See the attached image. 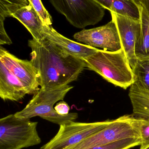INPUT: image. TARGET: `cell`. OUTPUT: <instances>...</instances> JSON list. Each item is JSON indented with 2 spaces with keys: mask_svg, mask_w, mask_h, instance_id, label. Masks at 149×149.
I'll return each instance as SVG.
<instances>
[{
  "mask_svg": "<svg viewBox=\"0 0 149 149\" xmlns=\"http://www.w3.org/2000/svg\"><path fill=\"white\" fill-rule=\"evenodd\" d=\"M83 59L87 68L115 86L126 89L134 82L133 69L122 49L114 52L99 49Z\"/></svg>",
  "mask_w": 149,
  "mask_h": 149,
  "instance_id": "cell-2",
  "label": "cell"
},
{
  "mask_svg": "<svg viewBox=\"0 0 149 149\" xmlns=\"http://www.w3.org/2000/svg\"><path fill=\"white\" fill-rule=\"evenodd\" d=\"M73 88V86L68 85L48 89L40 88L25 107L14 114L16 117L24 119L39 116L59 126L74 121L78 116V113L62 115L58 113L53 108L54 104L63 100L66 94Z\"/></svg>",
  "mask_w": 149,
  "mask_h": 149,
  "instance_id": "cell-3",
  "label": "cell"
},
{
  "mask_svg": "<svg viewBox=\"0 0 149 149\" xmlns=\"http://www.w3.org/2000/svg\"><path fill=\"white\" fill-rule=\"evenodd\" d=\"M31 61L37 70L40 88L48 89L76 81L87 68L84 59L74 56L45 38L28 41Z\"/></svg>",
  "mask_w": 149,
  "mask_h": 149,
  "instance_id": "cell-1",
  "label": "cell"
},
{
  "mask_svg": "<svg viewBox=\"0 0 149 149\" xmlns=\"http://www.w3.org/2000/svg\"><path fill=\"white\" fill-rule=\"evenodd\" d=\"M129 95L133 107V115L149 120V92L134 84L130 86Z\"/></svg>",
  "mask_w": 149,
  "mask_h": 149,
  "instance_id": "cell-15",
  "label": "cell"
},
{
  "mask_svg": "<svg viewBox=\"0 0 149 149\" xmlns=\"http://www.w3.org/2000/svg\"><path fill=\"white\" fill-rule=\"evenodd\" d=\"M133 117L134 124L139 132L141 139L140 149L146 148L149 146V120L134 115Z\"/></svg>",
  "mask_w": 149,
  "mask_h": 149,
  "instance_id": "cell-19",
  "label": "cell"
},
{
  "mask_svg": "<svg viewBox=\"0 0 149 149\" xmlns=\"http://www.w3.org/2000/svg\"><path fill=\"white\" fill-rule=\"evenodd\" d=\"M27 94L33 93L0 61V97L2 100L18 101Z\"/></svg>",
  "mask_w": 149,
  "mask_h": 149,
  "instance_id": "cell-13",
  "label": "cell"
},
{
  "mask_svg": "<svg viewBox=\"0 0 149 149\" xmlns=\"http://www.w3.org/2000/svg\"><path fill=\"white\" fill-rule=\"evenodd\" d=\"M133 115H126L115 120L100 131L82 141L65 149H86L105 145L118 140L131 137H140L134 124Z\"/></svg>",
  "mask_w": 149,
  "mask_h": 149,
  "instance_id": "cell-6",
  "label": "cell"
},
{
  "mask_svg": "<svg viewBox=\"0 0 149 149\" xmlns=\"http://www.w3.org/2000/svg\"><path fill=\"white\" fill-rule=\"evenodd\" d=\"M4 18L0 17V44L10 45L12 44L11 39L9 37L4 27Z\"/></svg>",
  "mask_w": 149,
  "mask_h": 149,
  "instance_id": "cell-21",
  "label": "cell"
},
{
  "mask_svg": "<svg viewBox=\"0 0 149 149\" xmlns=\"http://www.w3.org/2000/svg\"><path fill=\"white\" fill-rule=\"evenodd\" d=\"M94 1L110 12L135 19H141L140 7L132 0Z\"/></svg>",
  "mask_w": 149,
  "mask_h": 149,
  "instance_id": "cell-14",
  "label": "cell"
},
{
  "mask_svg": "<svg viewBox=\"0 0 149 149\" xmlns=\"http://www.w3.org/2000/svg\"><path fill=\"white\" fill-rule=\"evenodd\" d=\"M132 1L134 2L136 4H137L138 6H140L141 0H132Z\"/></svg>",
  "mask_w": 149,
  "mask_h": 149,
  "instance_id": "cell-24",
  "label": "cell"
},
{
  "mask_svg": "<svg viewBox=\"0 0 149 149\" xmlns=\"http://www.w3.org/2000/svg\"><path fill=\"white\" fill-rule=\"evenodd\" d=\"M44 38L60 47L71 55L79 58L88 57L94 54L99 49L68 39L57 32L52 25H44Z\"/></svg>",
  "mask_w": 149,
  "mask_h": 149,
  "instance_id": "cell-12",
  "label": "cell"
},
{
  "mask_svg": "<svg viewBox=\"0 0 149 149\" xmlns=\"http://www.w3.org/2000/svg\"><path fill=\"white\" fill-rule=\"evenodd\" d=\"M111 120L93 123L70 122L59 126L57 134L40 149H65L106 127Z\"/></svg>",
  "mask_w": 149,
  "mask_h": 149,
  "instance_id": "cell-7",
  "label": "cell"
},
{
  "mask_svg": "<svg viewBox=\"0 0 149 149\" xmlns=\"http://www.w3.org/2000/svg\"><path fill=\"white\" fill-rule=\"evenodd\" d=\"M140 6L143 8L149 15V0H141Z\"/></svg>",
  "mask_w": 149,
  "mask_h": 149,
  "instance_id": "cell-23",
  "label": "cell"
},
{
  "mask_svg": "<svg viewBox=\"0 0 149 149\" xmlns=\"http://www.w3.org/2000/svg\"><path fill=\"white\" fill-rule=\"evenodd\" d=\"M141 144L140 137H131L86 149H129L136 146H140Z\"/></svg>",
  "mask_w": 149,
  "mask_h": 149,
  "instance_id": "cell-18",
  "label": "cell"
},
{
  "mask_svg": "<svg viewBox=\"0 0 149 149\" xmlns=\"http://www.w3.org/2000/svg\"><path fill=\"white\" fill-rule=\"evenodd\" d=\"M54 109L59 114L65 115L69 113L70 108L67 103L62 101L57 103Z\"/></svg>",
  "mask_w": 149,
  "mask_h": 149,
  "instance_id": "cell-22",
  "label": "cell"
},
{
  "mask_svg": "<svg viewBox=\"0 0 149 149\" xmlns=\"http://www.w3.org/2000/svg\"><path fill=\"white\" fill-rule=\"evenodd\" d=\"M40 16L45 25H50L52 23L51 16L46 10L41 0H28Z\"/></svg>",
  "mask_w": 149,
  "mask_h": 149,
  "instance_id": "cell-20",
  "label": "cell"
},
{
  "mask_svg": "<svg viewBox=\"0 0 149 149\" xmlns=\"http://www.w3.org/2000/svg\"><path fill=\"white\" fill-rule=\"evenodd\" d=\"M0 17L17 19L37 41L44 39V25L37 12L28 0H0Z\"/></svg>",
  "mask_w": 149,
  "mask_h": 149,
  "instance_id": "cell-8",
  "label": "cell"
},
{
  "mask_svg": "<svg viewBox=\"0 0 149 149\" xmlns=\"http://www.w3.org/2000/svg\"><path fill=\"white\" fill-rule=\"evenodd\" d=\"M38 122L10 114L0 120V149H22L40 144Z\"/></svg>",
  "mask_w": 149,
  "mask_h": 149,
  "instance_id": "cell-4",
  "label": "cell"
},
{
  "mask_svg": "<svg viewBox=\"0 0 149 149\" xmlns=\"http://www.w3.org/2000/svg\"><path fill=\"white\" fill-rule=\"evenodd\" d=\"M55 9L73 27L84 29L104 17L105 9L94 0H49Z\"/></svg>",
  "mask_w": 149,
  "mask_h": 149,
  "instance_id": "cell-5",
  "label": "cell"
},
{
  "mask_svg": "<svg viewBox=\"0 0 149 149\" xmlns=\"http://www.w3.org/2000/svg\"><path fill=\"white\" fill-rule=\"evenodd\" d=\"M144 149H149V147H148V148H146Z\"/></svg>",
  "mask_w": 149,
  "mask_h": 149,
  "instance_id": "cell-25",
  "label": "cell"
},
{
  "mask_svg": "<svg viewBox=\"0 0 149 149\" xmlns=\"http://www.w3.org/2000/svg\"><path fill=\"white\" fill-rule=\"evenodd\" d=\"M73 38L84 44L105 50L114 52L122 49L118 29L113 19L103 26L83 29L75 33Z\"/></svg>",
  "mask_w": 149,
  "mask_h": 149,
  "instance_id": "cell-9",
  "label": "cell"
},
{
  "mask_svg": "<svg viewBox=\"0 0 149 149\" xmlns=\"http://www.w3.org/2000/svg\"><path fill=\"white\" fill-rule=\"evenodd\" d=\"M133 71L135 79L134 84L149 92V58L137 59Z\"/></svg>",
  "mask_w": 149,
  "mask_h": 149,
  "instance_id": "cell-17",
  "label": "cell"
},
{
  "mask_svg": "<svg viewBox=\"0 0 149 149\" xmlns=\"http://www.w3.org/2000/svg\"><path fill=\"white\" fill-rule=\"evenodd\" d=\"M141 29L139 39L135 46L137 59L149 58V15L141 6Z\"/></svg>",
  "mask_w": 149,
  "mask_h": 149,
  "instance_id": "cell-16",
  "label": "cell"
},
{
  "mask_svg": "<svg viewBox=\"0 0 149 149\" xmlns=\"http://www.w3.org/2000/svg\"><path fill=\"white\" fill-rule=\"evenodd\" d=\"M0 61L33 94L36 93L40 89L38 72L31 60L19 59L1 46Z\"/></svg>",
  "mask_w": 149,
  "mask_h": 149,
  "instance_id": "cell-11",
  "label": "cell"
},
{
  "mask_svg": "<svg viewBox=\"0 0 149 149\" xmlns=\"http://www.w3.org/2000/svg\"><path fill=\"white\" fill-rule=\"evenodd\" d=\"M115 22L123 50L132 69L137 61L135 46L141 29V19H135L110 12Z\"/></svg>",
  "mask_w": 149,
  "mask_h": 149,
  "instance_id": "cell-10",
  "label": "cell"
}]
</instances>
